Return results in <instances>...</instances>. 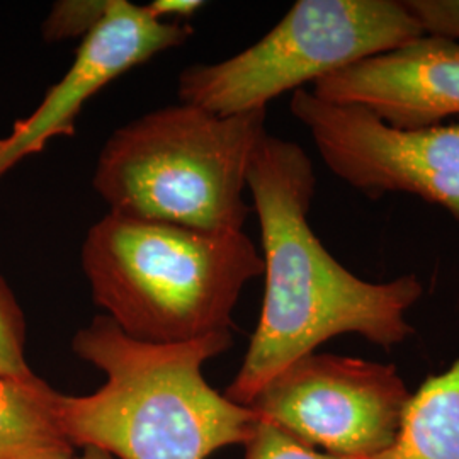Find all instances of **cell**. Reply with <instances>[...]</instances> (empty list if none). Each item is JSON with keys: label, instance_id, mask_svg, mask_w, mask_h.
<instances>
[{"label": "cell", "instance_id": "4fadbf2b", "mask_svg": "<svg viewBox=\"0 0 459 459\" xmlns=\"http://www.w3.org/2000/svg\"><path fill=\"white\" fill-rule=\"evenodd\" d=\"M109 7V0H60L55 2L43 22V38L58 43L85 38L98 28Z\"/></svg>", "mask_w": 459, "mask_h": 459}, {"label": "cell", "instance_id": "277c9868", "mask_svg": "<svg viewBox=\"0 0 459 459\" xmlns=\"http://www.w3.org/2000/svg\"><path fill=\"white\" fill-rule=\"evenodd\" d=\"M265 109L220 116L179 102L113 132L92 186L111 213L204 231H244L247 172Z\"/></svg>", "mask_w": 459, "mask_h": 459}, {"label": "cell", "instance_id": "7a4b0ae2", "mask_svg": "<svg viewBox=\"0 0 459 459\" xmlns=\"http://www.w3.org/2000/svg\"><path fill=\"white\" fill-rule=\"evenodd\" d=\"M231 333L182 344L128 337L98 315L75 332L72 351L106 375L94 394L58 398V422L74 447L119 459H208L247 443L257 413L212 388L203 368L227 352Z\"/></svg>", "mask_w": 459, "mask_h": 459}, {"label": "cell", "instance_id": "8992f818", "mask_svg": "<svg viewBox=\"0 0 459 459\" xmlns=\"http://www.w3.org/2000/svg\"><path fill=\"white\" fill-rule=\"evenodd\" d=\"M411 398L394 364L313 352L271 379L248 407L308 447L371 459L394 443Z\"/></svg>", "mask_w": 459, "mask_h": 459}, {"label": "cell", "instance_id": "8fae6325", "mask_svg": "<svg viewBox=\"0 0 459 459\" xmlns=\"http://www.w3.org/2000/svg\"><path fill=\"white\" fill-rule=\"evenodd\" d=\"M371 459H459V359L411 394L394 443Z\"/></svg>", "mask_w": 459, "mask_h": 459}, {"label": "cell", "instance_id": "2e32d148", "mask_svg": "<svg viewBox=\"0 0 459 459\" xmlns=\"http://www.w3.org/2000/svg\"><path fill=\"white\" fill-rule=\"evenodd\" d=\"M204 5L201 0H155L148 4V11L160 21H176L182 22L184 19L195 16Z\"/></svg>", "mask_w": 459, "mask_h": 459}, {"label": "cell", "instance_id": "6da1fadb", "mask_svg": "<svg viewBox=\"0 0 459 459\" xmlns=\"http://www.w3.org/2000/svg\"><path fill=\"white\" fill-rule=\"evenodd\" d=\"M263 237V312L225 396L248 407L264 386L330 339L358 333L390 351L413 335L407 313L422 298L415 274L386 282L358 278L308 221L316 176L295 142L265 133L247 172Z\"/></svg>", "mask_w": 459, "mask_h": 459}, {"label": "cell", "instance_id": "e0dca14e", "mask_svg": "<svg viewBox=\"0 0 459 459\" xmlns=\"http://www.w3.org/2000/svg\"><path fill=\"white\" fill-rule=\"evenodd\" d=\"M75 459H115L113 456H109L108 453H102V451H99V449H94V447H85L83 449L82 455L81 456H77Z\"/></svg>", "mask_w": 459, "mask_h": 459}, {"label": "cell", "instance_id": "ba28073f", "mask_svg": "<svg viewBox=\"0 0 459 459\" xmlns=\"http://www.w3.org/2000/svg\"><path fill=\"white\" fill-rule=\"evenodd\" d=\"M193 33L186 22L157 19L147 5L109 0L106 16L83 38L64 79L0 138V179L26 157L41 153L49 140L74 136L83 104L99 91L155 55L181 47Z\"/></svg>", "mask_w": 459, "mask_h": 459}, {"label": "cell", "instance_id": "5bb4252c", "mask_svg": "<svg viewBox=\"0 0 459 459\" xmlns=\"http://www.w3.org/2000/svg\"><path fill=\"white\" fill-rule=\"evenodd\" d=\"M244 447L246 459H351L320 453L307 444L299 443L282 429L261 419L257 420Z\"/></svg>", "mask_w": 459, "mask_h": 459}, {"label": "cell", "instance_id": "9c48e42d", "mask_svg": "<svg viewBox=\"0 0 459 459\" xmlns=\"http://www.w3.org/2000/svg\"><path fill=\"white\" fill-rule=\"evenodd\" d=\"M312 94L366 108L396 130L441 126L459 116V41L422 34L316 81Z\"/></svg>", "mask_w": 459, "mask_h": 459}, {"label": "cell", "instance_id": "52a82bcc", "mask_svg": "<svg viewBox=\"0 0 459 459\" xmlns=\"http://www.w3.org/2000/svg\"><path fill=\"white\" fill-rule=\"evenodd\" d=\"M290 109L328 170L369 199L409 193L459 220V123L396 130L356 104L293 92Z\"/></svg>", "mask_w": 459, "mask_h": 459}, {"label": "cell", "instance_id": "7c38bea8", "mask_svg": "<svg viewBox=\"0 0 459 459\" xmlns=\"http://www.w3.org/2000/svg\"><path fill=\"white\" fill-rule=\"evenodd\" d=\"M0 377L34 381L26 359V318L16 296L0 276Z\"/></svg>", "mask_w": 459, "mask_h": 459}, {"label": "cell", "instance_id": "30bf717a", "mask_svg": "<svg viewBox=\"0 0 459 459\" xmlns=\"http://www.w3.org/2000/svg\"><path fill=\"white\" fill-rule=\"evenodd\" d=\"M58 398L41 377H0V459H75L58 422Z\"/></svg>", "mask_w": 459, "mask_h": 459}, {"label": "cell", "instance_id": "5b68a950", "mask_svg": "<svg viewBox=\"0 0 459 459\" xmlns=\"http://www.w3.org/2000/svg\"><path fill=\"white\" fill-rule=\"evenodd\" d=\"M422 34L403 0H298L255 45L223 62L187 66L178 92L181 102L214 115L252 113Z\"/></svg>", "mask_w": 459, "mask_h": 459}, {"label": "cell", "instance_id": "3957f363", "mask_svg": "<svg viewBox=\"0 0 459 459\" xmlns=\"http://www.w3.org/2000/svg\"><path fill=\"white\" fill-rule=\"evenodd\" d=\"M82 269L92 299L128 337L182 344L231 333L263 255L244 231H204L109 213L87 231Z\"/></svg>", "mask_w": 459, "mask_h": 459}, {"label": "cell", "instance_id": "9a60e30c", "mask_svg": "<svg viewBox=\"0 0 459 459\" xmlns=\"http://www.w3.org/2000/svg\"><path fill=\"white\" fill-rule=\"evenodd\" d=\"M422 31L459 41V0H403Z\"/></svg>", "mask_w": 459, "mask_h": 459}]
</instances>
